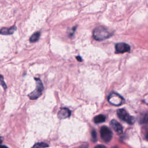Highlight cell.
Wrapping results in <instances>:
<instances>
[{
  "label": "cell",
  "instance_id": "1",
  "mask_svg": "<svg viewBox=\"0 0 148 148\" xmlns=\"http://www.w3.org/2000/svg\"><path fill=\"white\" fill-rule=\"evenodd\" d=\"M113 35V32L104 27H98L94 30L93 37L97 41H104L110 38Z\"/></svg>",
  "mask_w": 148,
  "mask_h": 148
},
{
  "label": "cell",
  "instance_id": "2",
  "mask_svg": "<svg viewBox=\"0 0 148 148\" xmlns=\"http://www.w3.org/2000/svg\"><path fill=\"white\" fill-rule=\"evenodd\" d=\"M34 80L36 82V89L29 94V97L31 100H35L39 97L43 90V86L41 80L39 78H34Z\"/></svg>",
  "mask_w": 148,
  "mask_h": 148
},
{
  "label": "cell",
  "instance_id": "3",
  "mask_svg": "<svg viewBox=\"0 0 148 148\" xmlns=\"http://www.w3.org/2000/svg\"><path fill=\"white\" fill-rule=\"evenodd\" d=\"M117 113L120 119L124 121H126V123H128V124L133 125L134 123L135 122L134 118L133 116H130L126 110L123 109H119L117 112Z\"/></svg>",
  "mask_w": 148,
  "mask_h": 148
},
{
  "label": "cell",
  "instance_id": "4",
  "mask_svg": "<svg viewBox=\"0 0 148 148\" xmlns=\"http://www.w3.org/2000/svg\"><path fill=\"white\" fill-rule=\"evenodd\" d=\"M108 101L113 105L119 106L125 103V100L119 94L116 93H112L108 96Z\"/></svg>",
  "mask_w": 148,
  "mask_h": 148
},
{
  "label": "cell",
  "instance_id": "5",
  "mask_svg": "<svg viewBox=\"0 0 148 148\" xmlns=\"http://www.w3.org/2000/svg\"><path fill=\"white\" fill-rule=\"evenodd\" d=\"M100 135L102 139L105 142H109L112 138V133L111 130L106 126H103L100 130Z\"/></svg>",
  "mask_w": 148,
  "mask_h": 148
},
{
  "label": "cell",
  "instance_id": "6",
  "mask_svg": "<svg viewBox=\"0 0 148 148\" xmlns=\"http://www.w3.org/2000/svg\"><path fill=\"white\" fill-rule=\"evenodd\" d=\"M116 53H123L130 51V46L125 43H118L115 45Z\"/></svg>",
  "mask_w": 148,
  "mask_h": 148
},
{
  "label": "cell",
  "instance_id": "7",
  "mask_svg": "<svg viewBox=\"0 0 148 148\" xmlns=\"http://www.w3.org/2000/svg\"><path fill=\"white\" fill-rule=\"evenodd\" d=\"M71 112L69 109L66 108H63L60 109L57 115L59 119H64L67 117H69L71 116Z\"/></svg>",
  "mask_w": 148,
  "mask_h": 148
},
{
  "label": "cell",
  "instance_id": "8",
  "mask_svg": "<svg viewBox=\"0 0 148 148\" xmlns=\"http://www.w3.org/2000/svg\"><path fill=\"white\" fill-rule=\"evenodd\" d=\"M111 126L118 134H122L123 130V127L118 121L115 120H112L111 122Z\"/></svg>",
  "mask_w": 148,
  "mask_h": 148
},
{
  "label": "cell",
  "instance_id": "9",
  "mask_svg": "<svg viewBox=\"0 0 148 148\" xmlns=\"http://www.w3.org/2000/svg\"><path fill=\"white\" fill-rule=\"evenodd\" d=\"M16 30V27L13 26L10 28H3L0 30V34L3 35H11Z\"/></svg>",
  "mask_w": 148,
  "mask_h": 148
},
{
  "label": "cell",
  "instance_id": "10",
  "mask_svg": "<svg viewBox=\"0 0 148 148\" xmlns=\"http://www.w3.org/2000/svg\"><path fill=\"white\" fill-rule=\"evenodd\" d=\"M106 117L103 115H99L97 116H95L94 119V121L95 123H103L105 121Z\"/></svg>",
  "mask_w": 148,
  "mask_h": 148
},
{
  "label": "cell",
  "instance_id": "11",
  "mask_svg": "<svg viewBox=\"0 0 148 148\" xmlns=\"http://www.w3.org/2000/svg\"><path fill=\"white\" fill-rule=\"evenodd\" d=\"M41 35V33L40 32H36L34 34H33L31 37L30 38V41L31 42H35L37 41H38Z\"/></svg>",
  "mask_w": 148,
  "mask_h": 148
},
{
  "label": "cell",
  "instance_id": "12",
  "mask_svg": "<svg viewBox=\"0 0 148 148\" xmlns=\"http://www.w3.org/2000/svg\"><path fill=\"white\" fill-rule=\"evenodd\" d=\"M49 145L46 144V143L44 142H40V143H37L35 145L33 146V147H48Z\"/></svg>",
  "mask_w": 148,
  "mask_h": 148
},
{
  "label": "cell",
  "instance_id": "13",
  "mask_svg": "<svg viewBox=\"0 0 148 148\" xmlns=\"http://www.w3.org/2000/svg\"><path fill=\"white\" fill-rule=\"evenodd\" d=\"M91 139L92 141L95 142L97 140V133L95 130H93L91 131Z\"/></svg>",
  "mask_w": 148,
  "mask_h": 148
},
{
  "label": "cell",
  "instance_id": "14",
  "mask_svg": "<svg viewBox=\"0 0 148 148\" xmlns=\"http://www.w3.org/2000/svg\"><path fill=\"white\" fill-rule=\"evenodd\" d=\"M147 121H148V114H145L141 119V122L142 123H146Z\"/></svg>",
  "mask_w": 148,
  "mask_h": 148
},
{
  "label": "cell",
  "instance_id": "15",
  "mask_svg": "<svg viewBox=\"0 0 148 148\" xmlns=\"http://www.w3.org/2000/svg\"><path fill=\"white\" fill-rule=\"evenodd\" d=\"M0 85H1L5 89H7V86L5 83V82L4 81V79H3V77L2 75H0Z\"/></svg>",
  "mask_w": 148,
  "mask_h": 148
},
{
  "label": "cell",
  "instance_id": "16",
  "mask_svg": "<svg viewBox=\"0 0 148 148\" xmlns=\"http://www.w3.org/2000/svg\"><path fill=\"white\" fill-rule=\"evenodd\" d=\"M77 59L79 61H82V59L81 57H80V56H78V57H77Z\"/></svg>",
  "mask_w": 148,
  "mask_h": 148
},
{
  "label": "cell",
  "instance_id": "17",
  "mask_svg": "<svg viewBox=\"0 0 148 148\" xmlns=\"http://www.w3.org/2000/svg\"><path fill=\"white\" fill-rule=\"evenodd\" d=\"M3 138L2 137H0V146H1V144H2V143H3Z\"/></svg>",
  "mask_w": 148,
  "mask_h": 148
},
{
  "label": "cell",
  "instance_id": "18",
  "mask_svg": "<svg viewBox=\"0 0 148 148\" xmlns=\"http://www.w3.org/2000/svg\"><path fill=\"white\" fill-rule=\"evenodd\" d=\"M105 147V146H103V145H98L97 146H95V147Z\"/></svg>",
  "mask_w": 148,
  "mask_h": 148
},
{
  "label": "cell",
  "instance_id": "19",
  "mask_svg": "<svg viewBox=\"0 0 148 148\" xmlns=\"http://www.w3.org/2000/svg\"><path fill=\"white\" fill-rule=\"evenodd\" d=\"M147 139H148V133H147Z\"/></svg>",
  "mask_w": 148,
  "mask_h": 148
}]
</instances>
